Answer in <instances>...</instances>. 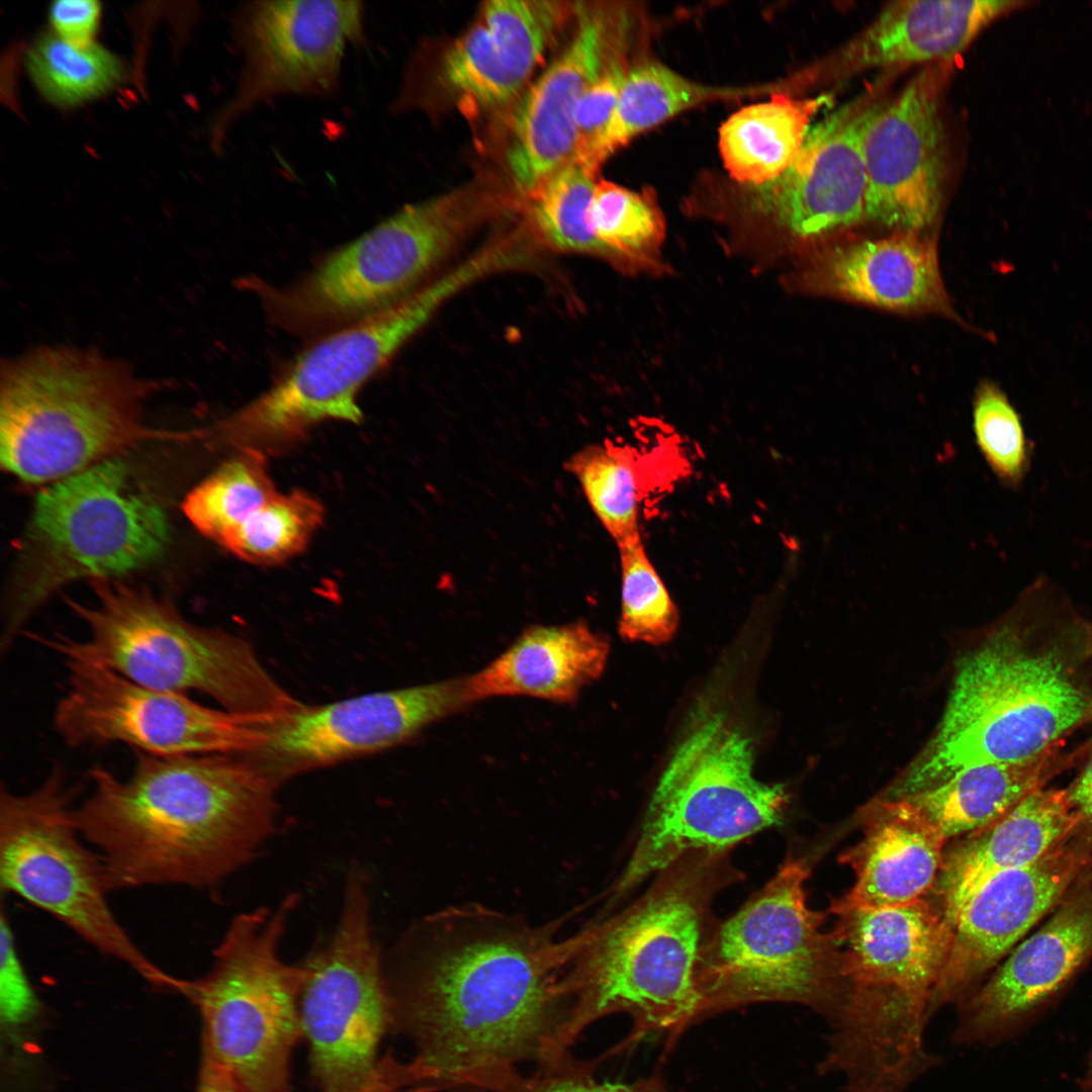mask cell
I'll use <instances>...</instances> for the list:
<instances>
[{"mask_svg": "<svg viewBox=\"0 0 1092 1092\" xmlns=\"http://www.w3.org/2000/svg\"><path fill=\"white\" fill-rule=\"evenodd\" d=\"M587 221L617 269L629 274L664 271L665 222L649 188L637 192L603 179L596 182Z\"/></svg>", "mask_w": 1092, "mask_h": 1092, "instance_id": "cell-32", "label": "cell"}, {"mask_svg": "<svg viewBox=\"0 0 1092 1092\" xmlns=\"http://www.w3.org/2000/svg\"><path fill=\"white\" fill-rule=\"evenodd\" d=\"M470 705L466 676L301 704L264 725L261 741L241 754L277 789L298 775L401 744Z\"/></svg>", "mask_w": 1092, "mask_h": 1092, "instance_id": "cell-17", "label": "cell"}, {"mask_svg": "<svg viewBox=\"0 0 1092 1092\" xmlns=\"http://www.w3.org/2000/svg\"><path fill=\"white\" fill-rule=\"evenodd\" d=\"M621 614L618 632L630 642L667 643L678 624V610L648 558L642 541L619 548Z\"/></svg>", "mask_w": 1092, "mask_h": 1092, "instance_id": "cell-39", "label": "cell"}, {"mask_svg": "<svg viewBox=\"0 0 1092 1092\" xmlns=\"http://www.w3.org/2000/svg\"><path fill=\"white\" fill-rule=\"evenodd\" d=\"M829 102L826 94L796 98L776 93L734 112L719 129V149L730 176L753 187L779 178L800 152L811 120Z\"/></svg>", "mask_w": 1092, "mask_h": 1092, "instance_id": "cell-29", "label": "cell"}, {"mask_svg": "<svg viewBox=\"0 0 1092 1092\" xmlns=\"http://www.w3.org/2000/svg\"><path fill=\"white\" fill-rule=\"evenodd\" d=\"M872 105H845L812 124L791 166L776 180L754 187L756 207L799 240L817 239L866 218L861 139Z\"/></svg>", "mask_w": 1092, "mask_h": 1092, "instance_id": "cell-21", "label": "cell"}, {"mask_svg": "<svg viewBox=\"0 0 1092 1092\" xmlns=\"http://www.w3.org/2000/svg\"><path fill=\"white\" fill-rule=\"evenodd\" d=\"M243 55L237 90L216 118L215 140L238 119L279 97H329L347 48L364 39L359 1H252L236 19Z\"/></svg>", "mask_w": 1092, "mask_h": 1092, "instance_id": "cell-18", "label": "cell"}, {"mask_svg": "<svg viewBox=\"0 0 1092 1092\" xmlns=\"http://www.w3.org/2000/svg\"><path fill=\"white\" fill-rule=\"evenodd\" d=\"M638 899L571 935L566 978L572 1001L564 1030L568 1048L583 1029L613 1013L633 1020L614 1050L651 1033L667 1044L699 1021L696 975L703 944L715 924L712 904L742 880L729 851L693 850L655 875Z\"/></svg>", "mask_w": 1092, "mask_h": 1092, "instance_id": "cell-3", "label": "cell"}, {"mask_svg": "<svg viewBox=\"0 0 1092 1092\" xmlns=\"http://www.w3.org/2000/svg\"><path fill=\"white\" fill-rule=\"evenodd\" d=\"M1064 656L1031 646L1017 624L994 630L960 662L941 721L916 759L880 795L897 799L985 763L1038 758L1086 720L1092 694Z\"/></svg>", "mask_w": 1092, "mask_h": 1092, "instance_id": "cell-5", "label": "cell"}, {"mask_svg": "<svg viewBox=\"0 0 1092 1092\" xmlns=\"http://www.w3.org/2000/svg\"><path fill=\"white\" fill-rule=\"evenodd\" d=\"M830 912L840 993L819 1070L846 1092H906L939 1063L924 1030L953 927L923 898Z\"/></svg>", "mask_w": 1092, "mask_h": 1092, "instance_id": "cell-4", "label": "cell"}, {"mask_svg": "<svg viewBox=\"0 0 1092 1092\" xmlns=\"http://www.w3.org/2000/svg\"><path fill=\"white\" fill-rule=\"evenodd\" d=\"M811 858L787 854L776 875L733 915L715 922L701 950L699 1021L765 1002L798 1003L827 1019L839 999L837 949L824 915L809 908Z\"/></svg>", "mask_w": 1092, "mask_h": 1092, "instance_id": "cell-11", "label": "cell"}, {"mask_svg": "<svg viewBox=\"0 0 1092 1092\" xmlns=\"http://www.w3.org/2000/svg\"><path fill=\"white\" fill-rule=\"evenodd\" d=\"M485 208L459 189L407 204L327 255L284 287L246 282L269 320L297 334L329 333L406 299L479 221Z\"/></svg>", "mask_w": 1092, "mask_h": 1092, "instance_id": "cell-10", "label": "cell"}, {"mask_svg": "<svg viewBox=\"0 0 1092 1092\" xmlns=\"http://www.w3.org/2000/svg\"><path fill=\"white\" fill-rule=\"evenodd\" d=\"M1085 1089H1086L1087 1092H1092V1084L1088 1085V1086H1085Z\"/></svg>", "mask_w": 1092, "mask_h": 1092, "instance_id": "cell-51", "label": "cell"}, {"mask_svg": "<svg viewBox=\"0 0 1092 1092\" xmlns=\"http://www.w3.org/2000/svg\"><path fill=\"white\" fill-rule=\"evenodd\" d=\"M169 541L165 511L112 457L53 482L37 495L19 548L1 650L54 593L79 579H121L159 558Z\"/></svg>", "mask_w": 1092, "mask_h": 1092, "instance_id": "cell-8", "label": "cell"}, {"mask_svg": "<svg viewBox=\"0 0 1092 1092\" xmlns=\"http://www.w3.org/2000/svg\"><path fill=\"white\" fill-rule=\"evenodd\" d=\"M153 387L128 364L91 349L41 346L6 359L2 467L27 483H53L143 441L187 439L145 425Z\"/></svg>", "mask_w": 1092, "mask_h": 1092, "instance_id": "cell-6", "label": "cell"}, {"mask_svg": "<svg viewBox=\"0 0 1092 1092\" xmlns=\"http://www.w3.org/2000/svg\"><path fill=\"white\" fill-rule=\"evenodd\" d=\"M277 493L267 455L243 449L188 493L183 511L196 529L222 546Z\"/></svg>", "mask_w": 1092, "mask_h": 1092, "instance_id": "cell-35", "label": "cell"}, {"mask_svg": "<svg viewBox=\"0 0 1092 1092\" xmlns=\"http://www.w3.org/2000/svg\"><path fill=\"white\" fill-rule=\"evenodd\" d=\"M1082 824L1068 790L1041 787L996 821L969 833L944 854L934 886L944 919L953 927L964 905L987 880L1037 861Z\"/></svg>", "mask_w": 1092, "mask_h": 1092, "instance_id": "cell-26", "label": "cell"}, {"mask_svg": "<svg viewBox=\"0 0 1092 1092\" xmlns=\"http://www.w3.org/2000/svg\"><path fill=\"white\" fill-rule=\"evenodd\" d=\"M565 469L576 478L618 548L641 540L639 512L644 483L632 449L611 443L588 445L565 462Z\"/></svg>", "mask_w": 1092, "mask_h": 1092, "instance_id": "cell-34", "label": "cell"}, {"mask_svg": "<svg viewBox=\"0 0 1092 1092\" xmlns=\"http://www.w3.org/2000/svg\"><path fill=\"white\" fill-rule=\"evenodd\" d=\"M71 795L59 768L27 793L1 786V894L20 897L149 983L174 990L178 978L148 958L113 914L105 868L74 824Z\"/></svg>", "mask_w": 1092, "mask_h": 1092, "instance_id": "cell-14", "label": "cell"}, {"mask_svg": "<svg viewBox=\"0 0 1092 1092\" xmlns=\"http://www.w3.org/2000/svg\"><path fill=\"white\" fill-rule=\"evenodd\" d=\"M321 502L302 490L278 492L250 516L222 547L251 563H282L305 549L322 526Z\"/></svg>", "mask_w": 1092, "mask_h": 1092, "instance_id": "cell-37", "label": "cell"}, {"mask_svg": "<svg viewBox=\"0 0 1092 1092\" xmlns=\"http://www.w3.org/2000/svg\"><path fill=\"white\" fill-rule=\"evenodd\" d=\"M298 898L235 916L210 970L184 980L180 993L198 1008L205 1057L245 1092H290L288 1063L302 1034L299 1000L307 966L282 959L279 946Z\"/></svg>", "mask_w": 1092, "mask_h": 1092, "instance_id": "cell-12", "label": "cell"}, {"mask_svg": "<svg viewBox=\"0 0 1092 1092\" xmlns=\"http://www.w3.org/2000/svg\"><path fill=\"white\" fill-rule=\"evenodd\" d=\"M4 903L0 913V1005L3 1018L19 1023L34 1014L37 998L20 959Z\"/></svg>", "mask_w": 1092, "mask_h": 1092, "instance_id": "cell-43", "label": "cell"}, {"mask_svg": "<svg viewBox=\"0 0 1092 1092\" xmlns=\"http://www.w3.org/2000/svg\"><path fill=\"white\" fill-rule=\"evenodd\" d=\"M68 685L54 712L60 737L72 747L126 744L158 756L245 753L266 723L189 695L135 684L109 669L65 662Z\"/></svg>", "mask_w": 1092, "mask_h": 1092, "instance_id": "cell-16", "label": "cell"}, {"mask_svg": "<svg viewBox=\"0 0 1092 1092\" xmlns=\"http://www.w3.org/2000/svg\"><path fill=\"white\" fill-rule=\"evenodd\" d=\"M1092 952V893L1062 905L1022 940L992 978L961 1005L950 1034L958 1045L1005 1037L1028 1012L1055 994Z\"/></svg>", "mask_w": 1092, "mask_h": 1092, "instance_id": "cell-22", "label": "cell"}, {"mask_svg": "<svg viewBox=\"0 0 1092 1092\" xmlns=\"http://www.w3.org/2000/svg\"><path fill=\"white\" fill-rule=\"evenodd\" d=\"M577 16L570 42L527 90L513 115L507 164L516 189L525 195L573 160L578 104L607 63L603 12L578 8Z\"/></svg>", "mask_w": 1092, "mask_h": 1092, "instance_id": "cell-24", "label": "cell"}, {"mask_svg": "<svg viewBox=\"0 0 1092 1092\" xmlns=\"http://www.w3.org/2000/svg\"><path fill=\"white\" fill-rule=\"evenodd\" d=\"M627 72L623 61L612 58L583 94L576 111L577 142L574 158L585 151L606 128L617 105Z\"/></svg>", "mask_w": 1092, "mask_h": 1092, "instance_id": "cell-44", "label": "cell"}, {"mask_svg": "<svg viewBox=\"0 0 1092 1092\" xmlns=\"http://www.w3.org/2000/svg\"><path fill=\"white\" fill-rule=\"evenodd\" d=\"M565 16L556 1L492 0L482 8L488 30L504 67L522 89Z\"/></svg>", "mask_w": 1092, "mask_h": 1092, "instance_id": "cell-38", "label": "cell"}, {"mask_svg": "<svg viewBox=\"0 0 1092 1092\" xmlns=\"http://www.w3.org/2000/svg\"><path fill=\"white\" fill-rule=\"evenodd\" d=\"M751 738L719 711L697 713L665 766L604 911L693 850L730 851L783 822L786 787L753 776Z\"/></svg>", "mask_w": 1092, "mask_h": 1092, "instance_id": "cell-9", "label": "cell"}, {"mask_svg": "<svg viewBox=\"0 0 1092 1092\" xmlns=\"http://www.w3.org/2000/svg\"><path fill=\"white\" fill-rule=\"evenodd\" d=\"M454 294L451 281L439 278L394 306L326 333L265 392L204 436L267 455L323 422H360L362 387Z\"/></svg>", "mask_w": 1092, "mask_h": 1092, "instance_id": "cell-13", "label": "cell"}, {"mask_svg": "<svg viewBox=\"0 0 1092 1092\" xmlns=\"http://www.w3.org/2000/svg\"><path fill=\"white\" fill-rule=\"evenodd\" d=\"M1068 793L1083 824L1092 827V752L1082 771L1068 789Z\"/></svg>", "mask_w": 1092, "mask_h": 1092, "instance_id": "cell-47", "label": "cell"}, {"mask_svg": "<svg viewBox=\"0 0 1092 1092\" xmlns=\"http://www.w3.org/2000/svg\"><path fill=\"white\" fill-rule=\"evenodd\" d=\"M1084 1083H1085L1084 1084L1085 1086H1088V1085L1092 1084V1053H1091V1056L1089 1058L1088 1070H1087V1074H1086V1078H1085Z\"/></svg>", "mask_w": 1092, "mask_h": 1092, "instance_id": "cell-50", "label": "cell"}, {"mask_svg": "<svg viewBox=\"0 0 1092 1092\" xmlns=\"http://www.w3.org/2000/svg\"><path fill=\"white\" fill-rule=\"evenodd\" d=\"M976 445L995 477L1018 487L1030 462L1029 445L1020 416L1005 392L991 381L977 387L972 407Z\"/></svg>", "mask_w": 1092, "mask_h": 1092, "instance_id": "cell-40", "label": "cell"}, {"mask_svg": "<svg viewBox=\"0 0 1092 1092\" xmlns=\"http://www.w3.org/2000/svg\"><path fill=\"white\" fill-rule=\"evenodd\" d=\"M26 67L42 96L65 107L106 93L123 73L119 59L107 50L73 46L58 36L37 40L27 54Z\"/></svg>", "mask_w": 1092, "mask_h": 1092, "instance_id": "cell-36", "label": "cell"}, {"mask_svg": "<svg viewBox=\"0 0 1092 1092\" xmlns=\"http://www.w3.org/2000/svg\"><path fill=\"white\" fill-rule=\"evenodd\" d=\"M1082 628H1083L1084 636L1087 639L1086 640L1087 641L1086 642L1087 650H1088V652L1090 654H1092V624L1091 623H1084V624H1082ZM1087 720H1092V697H1091V701H1090V705H1089V709H1088V713H1087L1085 721H1087Z\"/></svg>", "mask_w": 1092, "mask_h": 1092, "instance_id": "cell-49", "label": "cell"}, {"mask_svg": "<svg viewBox=\"0 0 1092 1092\" xmlns=\"http://www.w3.org/2000/svg\"><path fill=\"white\" fill-rule=\"evenodd\" d=\"M736 94L693 82L657 62L638 64L628 70L606 128L574 161L597 177L602 165L637 134L693 106Z\"/></svg>", "mask_w": 1092, "mask_h": 1092, "instance_id": "cell-31", "label": "cell"}, {"mask_svg": "<svg viewBox=\"0 0 1092 1092\" xmlns=\"http://www.w3.org/2000/svg\"><path fill=\"white\" fill-rule=\"evenodd\" d=\"M610 643L581 621L535 625L480 670L466 675L471 704L494 697H531L571 704L604 672Z\"/></svg>", "mask_w": 1092, "mask_h": 1092, "instance_id": "cell-27", "label": "cell"}, {"mask_svg": "<svg viewBox=\"0 0 1092 1092\" xmlns=\"http://www.w3.org/2000/svg\"><path fill=\"white\" fill-rule=\"evenodd\" d=\"M93 593L89 604L68 601L86 638H30L65 662L100 666L154 690L202 693L226 711L265 723L302 704L245 639L193 624L169 601L121 579L93 581Z\"/></svg>", "mask_w": 1092, "mask_h": 1092, "instance_id": "cell-7", "label": "cell"}, {"mask_svg": "<svg viewBox=\"0 0 1092 1092\" xmlns=\"http://www.w3.org/2000/svg\"><path fill=\"white\" fill-rule=\"evenodd\" d=\"M420 1073L414 1063L401 1065L385 1059L377 1063L368 1081L355 1092H423Z\"/></svg>", "mask_w": 1092, "mask_h": 1092, "instance_id": "cell-46", "label": "cell"}, {"mask_svg": "<svg viewBox=\"0 0 1092 1092\" xmlns=\"http://www.w3.org/2000/svg\"><path fill=\"white\" fill-rule=\"evenodd\" d=\"M135 754L126 778L90 769V793L72 812L111 892L216 886L275 831L276 789L242 754Z\"/></svg>", "mask_w": 1092, "mask_h": 1092, "instance_id": "cell-2", "label": "cell"}, {"mask_svg": "<svg viewBox=\"0 0 1092 1092\" xmlns=\"http://www.w3.org/2000/svg\"><path fill=\"white\" fill-rule=\"evenodd\" d=\"M1052 751L1020 763L967 767L938 786L902 797L934 823L946 839L981 829L1041 788Z\"/></svg>", "mask_w": 1092, "mask_h": 1092, "instance_id": "cell-30", "label": "cell"}, {"mask_svg": "<svg viewBox=\"0 0 1092 1092\" xmlns=\"http://www.w3.org/2000/svg\"><path fill=\"white\" fill-rule=\"evenodd\" d=\"M599 1062H582L566 1054L538 1065L530 1076L516 1073L495 1092H666L658 1073L632 1083L599 1082L594 1076Z\"/></svg>", "mask_w": 1092, "mask_h": 1092, "instance_id": "cell-42", "label": "cell"}, {"mask_svg": "<svg viewBox=\"0 0 1092 1092\" xmlns=\"http://www.w3.org/2000/svg\"><path fill=\"white\" fill-rule=\"evenodd\" d=\"M1071 837L1026 867L987 880L961 910L929 1017L962 1000L976 981L1005 956L1054 906L1084 861Z\"/></svg>", "mask_w": 1092, "mask_h": 1092, "instance_id": "cell-20", "label": "cell"}, {"mask_svg": "<svg viewBox=\"0 0 1092 1092\" xmlns=\"http://www.w3.org/2000/svg\"><path fill=\"white\" fill-rule=\"evenodd\" d=\"M595 186L596 176L570 161L526 194L527 220L542 246L558 253L597 257L616 268L614 257L588 225Z\"/></svg>", "mask_w": 1092, "mask_h": 1092, "instance_id": "cell-33", "label": "cell"}, {"mask_svg": "<svg viewBox=\"0 0 1092 1092\" xmlns=\"http://www.w3.org/2000/svg\"><path fill=\"white\" fill-rule=\"evenodd\" d=\"M938 73L928 69L873 104L862 129L866 218L918 233L937 218L945 178Z\"/></svg>", "mask_w": 1092, "mask_h": 1092, "instance_id": "cell-19", "label": "cell"}, {"mask_svg": "<svg viewBox=\"0 0 1092 1092\" xmlns=\"http://www.w3.org/2000/svg\"><path fill=\"white\" fill-rule=\"evenodd\" d=\"M477 904L424 918L403 943L392 1021L426 1091L495 1092L525 1061L567 1054L571 936Z\"/></svg>", "mask_w": 1092, "mask_h": 1092, "instance_id": "cell-1", "label": "cell"}, {"mask_svg": "<svg viewBox=\"0 0 1092 1092\" xmlns=\"http://www.w3.org/2000/svg\"><path fill=\"white\" fill-rule=\"evenodd\" d=\"M299 1000L302 1034L322 1092H355L371 1077L392 1000L373 936L364 878L351 873L332 937L305 962Z\"/></svg>", "mask_w": 1092, "mask_h": 1092, "instance_id": "cell-15", "label": "cell"}, {"mask_svg": "<svg viewBox=\"0 0 1092 1092\" xmlns=\"http://www.w3.org/2000/svg\"><path fill=\"white\" fill-rule=\"evenodd\" d=\"M197 1092H245L222 1068L204 1058Z\"/></svg>", "mask_w": 1092, "mask_h": 1092, "instance_id": "cell-48", "label": "cell"}, {"mask_svg": "<svg viewBox=\"0 0 1092 1092\" xmlns=\"http://www.w3.org/2000/svg\"><path fill=\"white\" fill-rule=\"evenodd\" d=\"M1018 2L904 0L889 3L839 55L860 70L948 61L960 55L992 19Z\"/></svg>", "mask_w": 1092, "mask_h": 1092, "instance_id": "cell-28", "label": "cell"}, {"mask_svg": "<svg viewBox=\"0 0 1092 1092\" xmlns=\"http://www.w3.org/2000/svg\"><path fill=\"white\" fill-rule=\"evenodd\" d=\"M860 819L861 839L839 856L855 881L830 911L898 906L934 888L946 841L934 823L904 798L877 797L860 810Z\"/></svg>", "mask_w": 1092, "mask_h": 1092, "instance_id": "cell-25", "label": "cell"}, {"mask_svg": "<svg viewBox=\"0 0 1092 1092\" xmlns=\"http://www.w3.org/2000/svg\"><path fill=\"white\" fill-rule=\"evenodd\" d=\"M439 73L452 91L485 108L505 105L521 91L481 20L448 49Z\"/></svg>", "mask_w": 1092, "mask_h": 1092, "instance_id": "cell-41", "label": "cell"}, {"mask_svg": "<svg viewBox=\"0 0 1092 1092\" xmlns=\"http://www.w3.org/2000/svg\"><path fill=\"white\" fill-rule=\"evenodd\" d=\"M794 286L899 313L958 320L944 287L935 243L913 232L832 245L813 253Z\"/></svg>", "mask_w": 1092, "mask_h": 1092, "instance_id": "cell-23", "label": "cell"}, {"mask_svg": "<svg viewBox=\"0 0 1092 1092\" xmlns=\"http://www.w3.org/2000/svg\"><path fill=\"white\" fill-rule=\"evenodd\" d=\"M100 16L99 3L91 0H61L50 8V21L57 36L77 47L93 44Z\"/></svg>", "mask_w": 1092, "mask_h": 1092, "instance_id": "cell-45", "label": "cell"}]
</instances>
